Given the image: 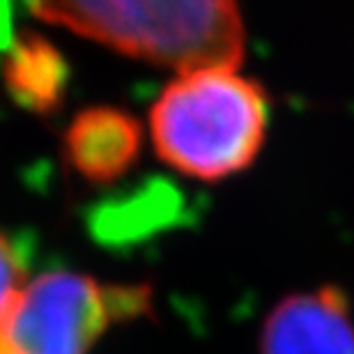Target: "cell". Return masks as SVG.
<instances>
[{"label":"cell","mask_w":354,"mask_h":354,"mask_svg":"<svg viewBox=\"0 0 354 354\" xmlns=\"http://www.w3.org/2000/svg\"><path fill=\"white\" fill-rule=\"evenodd\" d=\"M48 24L180 72L237 67L246 35L237 0H28Z\"/></svg>","instance_id":"obj_1"},{"label":"cell","mask_w":354,"mask_h":354,"mask_svg":"<svg viewBox=\"0 0 354 354\" xmlns=\"http://www.w3.org/2000/svg\"><path fill=\"white\" fill-rule=\"evenodd\" d=\"M265 90L235 67H196L171 81L152 106L157 154L196 180L216 182L246 168L263 147Z\"/></svg>","instance_id":"obj_2"},{"label":"cell","mask_w":354,"mask_h":354,"mask_svg":"<svg viewBox=\"0 0 354 354\" xmlns=\"http://www.w3.org/2000/svg\"><path fill=\"white\" fill-rule=\"evenodd\" d=\"M145 286H102L74 272H46L0 313V354H86L118 320L147 310Z\"/></svg>","instance_id":"obj_3"},{"label":"cell","mask_w":354,"mask_h":354,"mask_svg":"<svg viewBox=\"0 0 354 354\" xmlns=\"http://www.w3.org/2000/svg\"><path fill=\"white\" fill-rule=\"evenodd\" d=\"M260 354H354L345 295L320 288L283 299L265 322Z\"/></svg>","instance_id":"obj_4"},{"label":"cell","mask_w":354,"mask_h":354,"mask_svg":"<svg viewBox=\"0 0 354 354\" xmlns=\"http://www.w3.org/2000/svg\"><path fill=\"white\" fill-rule=\"evenodd\" d=\"M138 122L118 109H88L65 136L67 157L90 182H113L127 173L140 150Z\"/></svg>","instance_id":"obj_5"},{"label":"cell","mask_w":354,"mask_h":354,"mask_svg":"<svg viewBox=\"0 0 354 354\" xmlns=\"http://www.w3.org/2000/svg\"><path fill=\"white\" fill-rule=\"evenodd\" d=\"M67 76L60 53L37 35H26L14 41L5 62V81L14 99L39 113L53 111L60 104Z\"/></svg>","instance_id":"obj_6"},{"label":"cell","mask_w":354,"mask_h":354,"mask_svg":"<svg viewBox=\"0 0 354 354\" xmlns=\"http://www.w3.org/2000/svg\"><path fill=\"white\" fill-rule=\"evenodd\" d=\"M24 258H21V253L12 239L0 232V313L14 299V295L24 288Z\"/></svg>","instance_id":"obj_7"}]
</instances>
